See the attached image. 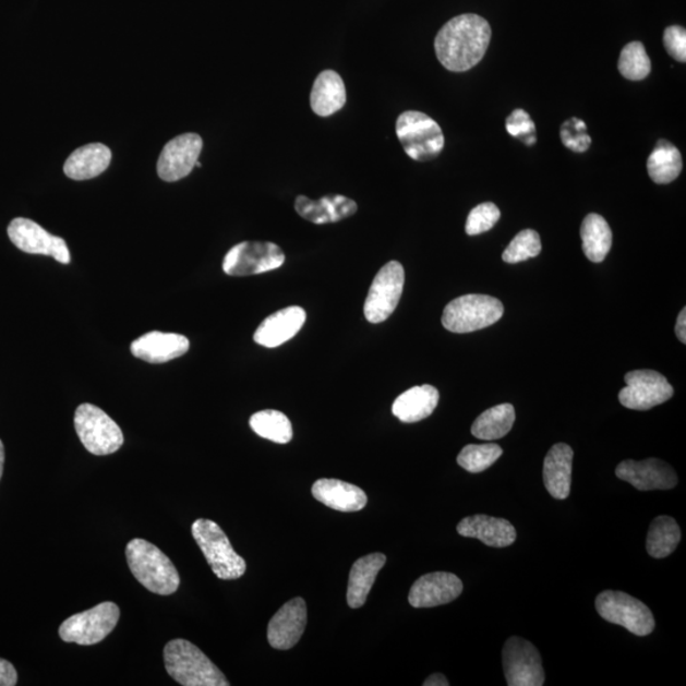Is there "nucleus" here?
I'll list each match as a JSON object with an SVG mask.
<instances>
[{"label":"nucleus","mask_w":686,"mask_h":686,"mask_svg":"<svg viewBox=\"0 0 686 686\" xmlns=\"http://www.w3.org/2000/svg\"><path fill=\"white\" fill-rule=\"evenodd\" d=\"M491 36L490 23L481 15L460 14L438 31L435 38L436 57L448 71L467 72L483 59Z\"/></svg>","instance_id":"nucleus-1"},{"label":"nucleus","mask_w":686,"mask_h":686,"mask_svg":"<svg viewBox=\"0 0 686 686\" xmlns=\"http://www.w3.org/2000/svg\"><path fill=\"white\" fill-rule=\"evenodd\" d=\"M128 565L134 577L146 590L161 597L172 595L180 588V575L158 546L133 539L127 545Z\"/></svg>","instance_id":"nucleus-2"},{"label":"nucleus","mask_w":686,"mask_h":686,"mask_svg":"<svg viewBox=\"0 0 686 686\" xmlns=\"http://www.w3.org/2000/svg\"><path fill=\"white\" fill-rule=\"evenodd\" d=\"M164 654L169 676L183 686L230 685L219 667L186 639H173L168 642Z\"/></svg>","instance_id":"nucleus-3"},{"label":"nucleus","mask_w":686,"mask_h":686,"mask_svg":"<svg viewBox=\"0 0 686 686\" xmlns=\"http://www.w3.org/2000/svg\"><path fill=\"white\" fill-rule=\"evenodd\" d=\"M191 531L207 564L220 580H238L245 574V561L236 553L217 522L197 519L192 523Z\"/></svg>","instance_id":"nucleus-4"},{"label":"nucleus","mask_w":686,"mask_h":686,"mask_svg":"<svg viewBox=\"0 0 686 686\" xmlns=\"http://www.w3.org/2000/svg\"><path fill=\"white\" fill-rule=\"evenodd\" d=\"M396 133L408 157L418 161L433 160L441 156L445 137L441 125L429 115L406 111L399 116Z\"/></svg>","instance_id":"nucleus-5"},{"label":"nucleus","mask_w":686,"mask_h":686,"mask_svg":"<svg viewBox=\"0 0 686 686\" xmlns=\"http://www.w3.org/2000/svg\"><path fill=\"white\" fill-rule=\"evenodd\" d=\"M504 315V305L490 296L468 294L445 306L443 326L453 334H470L495 325Z\"/></svg>","instance_id":"nucleus-6"},{"label":"nucleus","mask_w":686,"mask_h":686,"mask_svg":"<svg viewBox=\"0 0 686 686\" xmlns=\"http://www.w3.org/2000/svg\"><path fill=\"white\" fill-rule=\"evenodd\" d=\"M74 426L84 448L94 456H110L123 444V434L118 423L94 405L84 404L76 408Z\"/></svg>","instance_id":"nucleus-7"},{"label":"nucleus","mask_w":686,"mask_h":686,"mask_svg":"<svg viewBox=\"0 0 686 686\" xmlns=\"http://www.w3.org/2000/svg\"><path fill=\"white\" fill-rule=\"evenodd\" d=\"M595 605L601 618L618 624L638 637L651 635L657 626L650 607L626 592L613 590L601 592Z\"/></svg>","instance_id":"nucleus-8"},{"label":"nucleus","mask_w":686,"mask_h":686,"mask_svg":"<svg viewBox=\"0 0 686 686\" xmlns=\"http://www.w3.org/2000/svg\"><path fill=\"white\" fill-rule=\"evenodd\" d=\"M119 619L120 607L106 601L61 623L59 636L67 643L96 645L111 634Z\"/></svg>","instance_id":"nucleus-9"},{"label":"nucleus","mask_w":686,"mask_h":686,"mask_svg":"<svg viewBox=\"0 0 686 686\" xmlns=\"http://www.w3.org/2000/svg\"><path fill=\"white\" fill-rule=\"evenodd\" d=\"M405 288V268L390 261L374 277L365 300L364 313L370 323H382L395 313Z\"/></svg>","instance_id":"nucleus-10"},{"label":"nucleus","mask_w":686,"mask_h":686,"mask_svg":"<svg viewBox=\"0 0 686 686\" xmlns=\"http://www.w3.org/2000/svg\"><path fill=\"white\" fill-rule=\"evenodd\" d=\"M284 262L282 250L273 242H242L228 251L222 269L229 276H251L273 272Z\"/></svg>","instance_id":"nucleus-11"},{"label":"nucleus","mask_w":686,"mask_h":686,"mask_svg":"<svg viewBox=\"0 0 686 686\" xmlns=\"http://www.w3.org/2000/svg\"><path fill=\"white\" fill-rule=\"evenodd\" d=\"M624 381L627 387L619 392V402L629 410L649 411L674 396L672 384L653 370H635L624 376Z\"/></svg>","instance_id":"nucleus-12"},{"label":"nucleus","mask_w":686,"mask_h":686,"mask_svg":"<svg viewBox=\"0 0 686 686\" xmlns=\"http://www.w3.org/2000/svg\"><path fill=\"white\" fill-rule=\"evenodd\" d=\"M508 686H542L545 682L541 653L533 643L520 637L508 638L503 651Z\"/></svg>","instance_id":"nucleus-13"},{"label":"nucleus","mask_w":686,"mask_h":686,"mask_svg":"<svg viewBox=\"0 0 686 686\" xmlns=\"http://www.w3.org/2000/svg\"><path fill=\"white\" fill-rule=\"evenodd\" d=\"M8 237L19 250L29 254H44L56 258L60 264L68 265L71 262L67 242L63 238L52 236L37 222L17 218L8 227Z\"/></svg>","instance_id":"nucleus-14"},{"label":"nucleus","mask_w":686,"mask_h":686,"mask_svg":"<svg viewBox=\"0 0 686 686\" xmlns=\"http://www.w3.org/2000/svg\"><path fill=\"white\" fill-rule=\"evenodd\" d=\"M203 145L202 136L197 134H182L172 139L158 159L157 172L160 179L176 182L188 177L196 167Z\"/></svg>","instance_id":"nucleus-15"},{"label":"nucleus","mask_w":686,"mask_h":686,"mask_svg":"<svg viewBox=\"0 0 686 686\" xmlns=\"http://www.w3.org/2000/svg\"><path fill=\"white\" fill-rule=\"evenodd\" d=\"M615 474L638 491L672 490L677 484V474L673 467L657 458L624 460L616 467Z\"/></svg>","instance_id":"nucleus-16"},{"label":"nucleus","mask_w":686,"mask_h":686,"mask_svg":"<svg viewBox=\"0 0 686 686\" xmlns=\"http://www.w3.org/2000/svg\"><path fill=\"white\" fill-rule=\"evenodd\" d=\"M308 621L306 604L302 598L288 601L268 623L267 638L273 649L287 651L302 638Z\"/></svg>","instance_id":"nucleus-17"},{"label":"nucleus","mask_w":686,"mask_h":686,"mask_svg":"<svg viewBox=\"0 0 686 686\" xmlns=\"http://www.w3.org/2000/svg\"><path fill=\"white\" fill-rule=\"evenodd\" d=\"M462 592L460 578L449 573L423 575L411 588L408 601L413 607H434L449 604Z\"/></svg>","instance_id":"nucleus-18"},{"label":"nucleus","mask_w":686,"mask_h":686,"mask_svg":"<svg viewBox=\"0 0 686 686\" xmlns=\"http://www.w3.org/2000/svg\"><path fill=\"white\" fill-rule=\"evenodd\" d=\"M190 349L188 337L177 334H165L153 330L131 344L130 351L136 359L164 364L183 357Z\"/></svg>","instance_id":"nucleus-19"},{"label":"nucleus","mask_w":686,"mask_h":686,"mask_svg":"<svg viewBox=\"0 0 686 686\" xmlns=\"http://www.w3.org/2000/svg\"><path fill=\"white\" fill-rule=\"evenodd\" d=\"M305 320L306 313L303 308H285L261 323L253 340L267 349H275L296 337L303 328Z\"/></svg>","instance_id":"nucleus-20"},{"label":"nucleus","mask_w":686,"mask_h":686,"mask_svg":"<svg viewBox=\"0 0 686 686\" xmlns=\"http://www.w3.org/2000/svg\"><path fill=\"white\" fill-rule=\"evenodd\" d=\"M458 534L474 538L492 549H505L516 541V529L506 519L489 515L468 516L457 527Z\"/></svg>","instance_id":"nucleus-21"},{"label":"nucleus","mask_w":686,"mask_h":686,"mask_svg":"<svg viewBox=\"0 0 686 686\" xmlns=\"http://www.w3.org/2000/svg\"><path fill=\"white\" fill-rule=\"evenodd\" d=\"M296 210L303 219L322 226L352 217L358 212V204L342 195H328L320 200L298 196Z\"/></svg>","instance_id":"nucleus-22"},{"label":"nucleus","mask_w":686,"mask_h":686,"mask_svg":"<svg viewBox=\"0 0 686 686\" xmlns=\"http://www.w3.org/2000/svg\"><path fill=\"white\" fill-rule=\"evenodd\" d=\"M574 450L559 443L553 445L544 459L543 480L546 491L557 500H566L571 493Z\"/></svg>","instance_id":"nucleus-23"},{"label":"nucleus","mask_w":686,"mask_h":686,"mask_svg":"<svg viewBox=\"0 0 686 686\" xmlns=\"http://www.w3.org/2000/svg\"><path fill=\"white\" fill-rule=\"evenodd\" d=\"M312 493L323 505L342 513L360 512L368 504L366 493L358 485L327 478L315 482Z\"/></svg>","instance_id":"nucleus-24"},{"label":"nucleus","mask_w":686,"mask_h":686,"mask_svg":"<svg viewBox=\"0 0 686 686\" xmlns=\"http://www.w3.org/2000/svg\"><path fill=\"white\" fill-rule=\"evenodd\" d=\"M111 159L112 152L109 146L101 143L84 145L69 156L64 173L75 181L92 180L110 167Z\"/></svg>","instance_id":"nucleus-25"},{"label":"nucleus","mask_w":686,"mask_h":686,"mask_svg":"<svg viewBox=\"0 0 686 686\" xmlns=\"http://www.w3.org/2000/svg\"><path fill=\"white\" fill-rule=\"evenodd\" d=\"M438 390L433 385H420L406 390L393 404V414L405 423H414L430 418L436 410Z\"/></svg>","instance_id":"nucleus-26"},{"label":"nucleus","mask_w":686,"mask_h":686,"mask_svg":"<svg viewBox=\"0 0 686 686\" xmlns=\"http://www.w3.org/2000/svg\"><path fill=\"white\" fill-rule=\"evenodd\" d=\"M387 557L383 553H372L354 562L347 588V604L352 609H359L366 603L370 590H372L375 578L384 565Z\"/></svg>","instance_id":"nucleus-27"},{"label":"nucleus","mask_w":686,"mask_h":686,"mask_svg":"<svg viewBox=\"0 0 686 686\" xmlns=\"http://www.w3.org/2000/svg\"><path fill=\"white\" fill-rule=\"evenodd\" d=\"M346 99V87L340 74L325 71L317 76L311 94V107L315 115L328 118L344 109Z\"/></svg>","instance_id":"nucleus-28"},{"label":"nucleus","mask_w":686,"mask_h":686,"mask_svg":"<svg viewBox=\"0 0 686 686\" xmlns=\"http://www.w3.org/2000/svg\"><path fill=\"white\" fill-rule=\"evenodd\" d=\"M582 250L591 262L600 264L613 244V233L607 221L599 214H589L581 226Z\"/></svg>","instance_id":"nucleus-29"},{"label":"nucleus","mask_w":686,"mask_h":686,"mask_svg":"<svg viewBox=\"0 0 686 686\" xmlns=\"http://www.w3.org/2000/svg\"><path fill=\"white\" fill-rule=\"evenodd\" d=\"M683 171V159L679 149L666 141H660L647 160V172L658 184L674 182Z\"/></svg>","instance_id":"nucleus-30"},{"label":"nucleus","mask_w":686,"mask_h":686,"mask_svg":"<svg viewBox=\"0 0 686 686\" xmlns=\"http://www.w3.org/2000/svg\"><path fill=\"white\" fill-rule=\"evenodd\" d=\"M516 414L510 404L498 405L484 411L472 425V435L480 441L493 442L510 433Z\"/></svg>","instance_id":"nucleus-31"},{"label":"nucleus","mask_w":686,"mask_h":686,"mask_svg":"<svg viewBox=\"0 0 686 686\" xmlns=\"http://www.w3.org/2000/svg\"><path fill=\"white\" fill-rule=\"evenodd\" d=\"M682 541V529L670 516H659L651 522L646 549L652 558H666Z\"/></svg>","instance_id":"nucleus-32"},{"label":"nucleus","mask_w":686,"mask_h":686,"mask_svg":"<svg viewBox=\"0 0 686 686\" xmlns=\"http://www.w3.org/2000/svg\"><path fill=\"white\" fill-rule=\"evenodd\" d=\"M251 429L258 436L276 444H288L292 438V425L282 412L266 410L254 413L250 420Z\"/></svg>","instance_id":"nucleus-33"},{"label":"nucleus","mask_w":686,"mask_h":686,"mask_svg":"<svg viewBox=\"0 0 686 686\" xmlns=\"http://www.w3.org/2000/svg\"><path fill=\"white\" fill-rule=\"evenodd\" d=\"M503 448L497 444H469L457 458L458 465L469 473H481L503 456Z\"/></svg>","instance_id":"nucleus-34"},{"label":"nucleus","mask_w":686,"mask_h":686,"mask_svg":"<svg viewBox=\"0 0 686 686\" xmlns=\"http://www.w3.org/2000/svg\"><path fill=\"white\" fill-rule=\"evenodd\" d=\"M619 73L629 81H642L651 73V60L642 43L624 46L618 61Z\"/></svg>","instance_id":"nucleus-35"},{"label":"nucleus","mask_w":686,"mask_h":686,"mask_svg":"<svg viewBox=\"0 0 686 686\" xmlns=\"http://www.w3.org/2000/svg\"><path fill=\"white\" fill-rule=\"evenodd\" d=\"M542 252L541 237L533 229L521 230L503 253V260L507 264H519L539 256Z\"/></svg>","instance_id":"nucleus-36"},{"label":"nucleus","mask_w":686,"mask_h":686,"mask_svg":"<svg viewBox=\"0 0 686 686\" xmlns=\"http://www.w3.org/2000/svg\"><path fill=\"white\" fill-rule=\"evenodd\" d=\"M500 218L501 212L495 204L483 203L478 205L468 215L466 233L468 236L482 234L484 231H489L495 227Z\"/></svg>","instance_id":"nucleus-37"},{"label":"nucleus","mask_w":686,"mask_h":686,"mask_svg":"<svg viewBox=\"0 0 686 686\" xmlns=\"http://www.w3.org/2000/svg\"><path fill=\"white\" fill-rule=\"evenodd\" d=\"M586 123L577 118L567 120L561 128V139L568 149L583 153L590 148L591 137L586 133Z\"/></svg>","instance_id":"nucleus-38"},{"label":"nucleus","mask_w":686,"mask_h":686,"mask_svg":"<svg viewBox=\"0 0 686 686\" xmlns=\"http://www.w3.org/2000/svg\"><path fill=\"white\" fill-rule=\"evenodd\" d=\"M506 130L508 134L521 139L529 146L537 143L535 123L527 111L518 109L508 116Z\"/></svg>","instance_id":"nucleus-39"},{"label":"nucleus","mask_w":686,"mask_h":686,"mask_svg":"<svg viewBox=\"0 0 686 686\" xmlns=\"http://www.w3.org/2000/svg\"><path fill=\"white\" fill-rule=\"evenodd\" d=\"M664 44L669 52L675 60L685 63L686 61V31L681 26H670L665 29Z\"/></svg>","instance_id":"nucleus-40"},{"label":"nucleus","mask_w":686,"mask_h":686,"mask_svg":"<svg viewBox=\"0 0 686 686\" xmlns=\"http://www.w3.org/2000/svg\"><path fill=\"white\" fill-rule=\"evenodd\" d=\"M19 675L10 661L0 659V686L17 685Z\"/></svg>","instance_id":"nucleus-41"},{"label":"nucleus","mask_w":686,"mask_h":686,"mask_svg":"<svg viewBox=\"0 0 686 686\" xmlns=\"http://www.w3.org/2000/svg\"><path fill=\"white\" fill-rule=\"evenodd\" d=\"M675 334L679 341L685 345L686 342V310L683 308V311L679 313V317H677Z\"/></svg>","instance_id":"nucleus-42"},{"label":"nucleus","mask_w":686,"mask_h":686,"mask_svg":"<svg viewBox=\"0 0 686 686\" xmlns=\"http://www.w3.org/2000/svg\"><path fill=\"white\" fill-rule=\"evenodd\" d=\"M423 685L425 686H449L450 683L448 682V679H446V677L443 674H434L428 677V679L425 681V683H423Z\"/></svg>","instance_id":"nucleus-43"},{"label":"nucleus","mask_w":686,"mask_h":686,"mask_svg":"<svg viewBox=\"0 0 686 686\" xmlns=\"http://www.w3.org/2000/svg\"><path fill=\"white\" fill-rule=\"evenodd\" d=\"M4 445L2 441H0V480H2L3 469H4Z\"/></svg>","instance_id":"nucleus-44"}]
</instances>
